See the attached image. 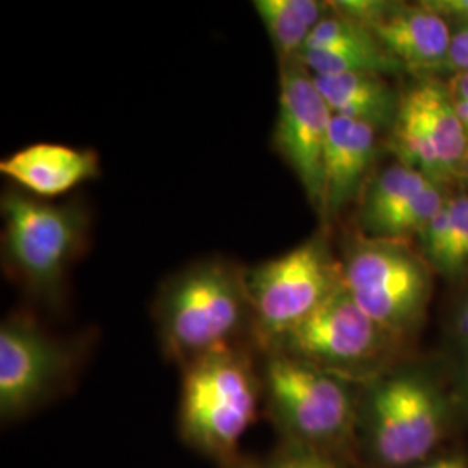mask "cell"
I'll use <instances>...</instances> for the list:
<instances>
[{"label":"cell","instance_id":"cell-24","mask_svg":"<svg viewBox=\"0 0 468 468\" xmlns=\"http://www.w3.org/2000/svg\"><path fill=\"white\" fill-rule=\"evenodd\" d=\"M454 396L460 408L468 411V346L458 344V357L454 365Z\"/></svg>","mask_w":468,"mask_h":468},{"label":"cell","instance_id":"cell-13","mask_svg":"<svg viewBox=\"0 0 468 468\" xmlns=\"http://www.w3.org/2000/svg\"><path fill=\"white\" fill-rule=\"evenodd\" d=\"M371 32L404 69L417 75L425 73V77L444 71L452 48V25L421 2H396L371 27Z\"/></svg>","mask_w":468,"mask_h":468},{"label":"cell","instance_id":"cell-27","mask_svg":"<svg viewBox=\"0 0 468 468\" xmlns=\"http://www.w3.org/2000/svg\"><path fill=\"white\" fill-rule=\"evenodd\" d=\"M222 468H262V460H255V458H251V456H239V458H236L233 463H229V465H226V467Z\"/></svg>","mask_w":468,"mask_h":468},{"label":"cell","instance_id":"cell-22","mask_svg":"<svg viewBox=\"0 0 468 468\" xmlns=\"http://www.w3.org/2000/svg\"><path fill=\"white\" fill-rule=\"evenodd\" d=\"M446 87L452 94L456 115L468 134V73H454L446 80Z\"/></svg>","mask_w":468,"mask_h":468},{"label":"cell","instance_id":"cell-1","mask_svg":"<svg viewBox=\"0 0 468 468\" xmlns=\"http://www.w3.org/2000/svg\"><path fill=\"white\" fill-rule=\"evenodd\" d=\"M460 410L432 373L396 363L359 388L361 467L411 468L452 448Z\"/></svg>","mask_w":468,"mask_h":468},{"label":"cell","instance_id":"cell-10","mask_svg":"<svg viewBox=\"0 0 468 468\" xmlns=\"http://www.w3.org/2000/svg\"><path fill=\"white\" fill-rule=\"evenodd\" d=\"M75 352L28 316L0 326V417L13 421L52 399L69 382Z\"/></svg>","mask_w":468,"mask_h":468},{"label":"cell","instance_id":"cell-3","mask_svg":"<svg viewBox=\"0 0 468 468\" xmlns=\"http://www.w3.org/2000/svg\"><path fill=\"white\" fill-rule=\"evenodd\" d=\"M154 321L164 352L181 368L247 336L251 342L245 272L218 259L189 266L162 286Z\"/></svg>","mask_w":468,"mask_h":468},{"label":"cell","instance_id":"cell-26","mask_svg":"<svg viewBox=\"0 0 468 468\" xmlns=\"http://www.w3.org/2000/svg\"><path fill=\"white\" fill-rule=\"evenodd\" d=\"M452 332L456 335L460 346H468V288L456 303L452 314Z\"/></svg>","mask_w":468,"mask_h":468},{"label":"cell","instance_id":"cell-12","mask_svg":"<svg viewBox=\"0 0 468 468\" xmlns=\"http://www.w3.org/2000/svg\"><path fill=\"white\" fill-rule=\"evenodd\" d=\"M446 200L441 186L396 162L369 181L359 210V228L367 238L404 241L420 236Z\"/></svg>","mask_w":468,"mask_h":468},{"label":"cell","instance_id":"cell-19","mask_svg":"<svg viewBox=\"0 0 468 468\" xmlns=\"http://www.w3.org/2000/svg\"><path fill=\"white\" fill-rule=\"evenodd\" d=\"M301 63L313 77L351 73H380L388 77L404 71L401 63L384 49L375 35L361 40L305 49L302 52Z\"/></svg>","mask_w":468,"mask_h":468},{"label":"cell","instance_id":"cell-15","mask_svg":"<svg viewBox=\"0 0 468 468\" xmlns=\"http://www.w3.org/2000/svg\"><path fill=\"white\" fill-rule=\"evenodd\" d=\"M0 172L38 198L65 195L100 176V158L92 150L37 143L0 162Z\"/></svg>","mask_w":468,"mask_h":468},{"label":"cell","instance_id":"cell-9","mask_svg":"<svg viewBox=\"0 0 468 468\" xmlns=\"http://www.w3.org/2000/svg\"><path fill=\"white\" fill-rule=\"evenodd\" d=\"M388 146L408 167L446 187L463 179L468 134L452 106L446 82L423 77L401 92Z\"/></svg>","mask_w":468,"mask_h":468},{"label":"cell","instance_id":"cell-6","mask_svg":"<svg viewBox=\"0 0 468 468\" xmlns=\"http://www.w3.org/2000/svg\"><path fill=\"white\" fill-rule=\"evenodd\" d=\"M356 303L401 344L419 334L432 295V268L396 239L363 236L342 262Z\"/></svg>","mask_w":468,"mask_h":468},{"label":"cell","instance_id":"cell-21","mask_svg":"<svg viewBox=\"0 0 468 468\" xmlns=\"http://www.w3.org/2000/svg\"><path fill=\"white\" fill-rule=\"evenodd\" d=\"M444 71L468 73V25H452V48Z\"/></svg>","mask_w":468,"mask_h":468},{"label":"cell","instance_id":"cell-8","mask_svg":"<svg viewBox=\"0 0 468 468\" xmlns=\"http://www.w3.org/2000/svg\"><path fill=\"white\" fill-rule=\"evenodd\" d=\"M4 262L34 293L52 297L84 247L89 218L79 205H54L34 195L2 197Z\"/></svg>","mask_w":468,"mask_h":468},{"label":"cell","instance_id":"cell-4","mask_svg":"<svg viewBox=\"0 0 468 468\" xmlns=\"http://www.w3.org/2000/svg\"><path fill=\"white\" fill-rule=\"evenodd\" d=\"M179 432L189 448L220 467L239 458V442L262 404V377L251 352L234 344L183 367Z\"/></svg>","mask_w":468,"mask_h":468},{"label":"cell","instance_id":"cell-28","mask_svg":"<svg viewBox=\"0 0 468 468\" xmlns=\"http://www.w3.org/2000/svg\"><path fill=\"white\" fill-rule=\"evenodd\" d=\"M463 179L467 181L468 183V158H467V164H465V176H463Z\"/></svg>","mask_w":468,"mask_h":468},{"label":"cell","instance_id":"cell-11","mask_svg":"<svg viewBox=\"0 0 468 468\" xmlns=\"http://www.w3.org/2000/svg\"><path fill=\"white\" fill-rule=\"evenodd\" d=\"M334 113L301 61L280 65V98L274 148L321 214L323 160Z\"/></svg>","mask_w":468,"mask_h":468},{"label":"cell","instance_id":"cell-23","mask_svg":"<svg viewBox=\"0 0 468 468\" xmlns=\"http://www.w3.org/2000/svg\"><path fill=\"white\" fill-rule=\"evenodd\" d=\"M421 4L452 25H468V0H421Z\"/></svg>","mask_w":468,"mask_h":468},{"label":"cell","instance_id":"cell-16","mask_svg":"<svg viewBox=\"0 0 468 468\" xmlns=\"http://www.w3.org/2000/svg\"><path fill=\"white\" fill-rule=\"evenodd\" d=\"M323 100L335 117L365 122L377 131H390L401 104L398 92L385 75L351 73L336 77H313Z\"/></svg>","mask_w":468,"mask_h":468},{"label":"cell","instance_id":"cell-17","mask_svg":"<svg viewBox=\"0 0 468 468\" xmlns=\"http://www.w3.org/2000/svg\"><path fill=\"white\" fill-rule=\"evenodd\" d=\"M421 257L448 280L468 276V195L448 197L441 212L420 233Z\"/></svg>","mask_w":468,"mask_h":468},{"label":"cell","instance_id":"cell-7","mask_svg":"<svg viewBox=\"0 0 468 468\" xmlns=\"http://www.w3.org/2000/svg\"><path fill=\"white\" fill-rule=\"evenodd\" d=\"M251 309V344L259 352L309 318L342 284V264L316 234L293 250L245 272Z\"/></svg>","mask_w":468,"mask_h":468},{"label":"cell","instance_id":"cell-25","mask_svg":"<svg viewBox=\"0 0 468 468\" xmlns=\"http://www.w3.org/2000/svg\"><path fill=\"white\" fill-rule=\"evenodd\" d=\"M411 468H468V456L462 450L448 448Z\"/></svg>","mask_w":468,"mask_h":468},{"label":"cell","instance_id":"cell-5","mask_svg":"<svg viewBox=\"0 0 468 468\" xmlns=\"http://www.w3.org/2000/svg\"><path fill=\"white\" fill-rule=\"evenodd\" d=\"M402 346L369 318L342 283L309 318L264 352H283L363 385L399 363Z\"/></svg>","mask_w":468,"mask_h":468},{"label":"cell","instance_id":"cell-2","mask_svg":"<svg viewBox=\"0 0 468 468\" xmlns=\"http://www.w3.org/2000/svg\"><path fill=\"white\" fill-rule=\"evenodd\" d=\"M264 413L282 442L332 452L359 463V388L283 352H261ZM361 465V463H359Z\"/></svg>","mask_w":468,"mask_h":468},{"label":"cell","instance_id":"cell-14","mask_svg":"<svg viewBox=\"0 0 468 468\" xmlns=\"http://www.w3.org/2000/svg\"><path fill=\"white\" fill-rule=\"evenodd\" d=\"M378 153V131L365 122L335 117L323 160V207L326 220L336 218L368 185Z\"/></svg>","mask_w":468,"mask_h":468},{"label":"cell","instance_id":"cell-18","mask_svg":"<svg viewBox=\"0 0 468 468\" xmlns=\"http://www.w3.org/2000/svg\"><path fill=\"white\" fill-rule=\"evenodd\" d=\"M253 7L262 19L280 65L301 61L309 37L332 11L330 2L321 0H257Z\"/></svg>","mask_w":468,"mask_h":468},{"label":"cell","instance_id":"cell-20","mask_svg":"<svg viewBox=\"0 0 468 468\" xmlns=\"http://www.w3.org/2000/svg\"><path fill=\"white\" fill-rule=\"evenodd\" d=\"M262 468H363L357 462L332 454L303 448L290 442H278L266 460Z\"/></svg>","mask_w":468,"mask_h":468}]
</instances>
